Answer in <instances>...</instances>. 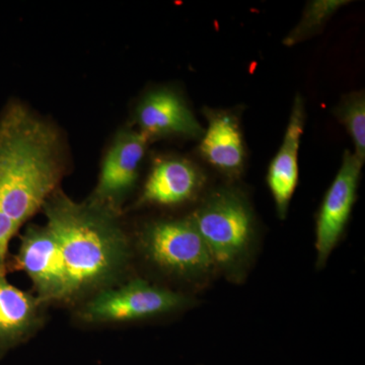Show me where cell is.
Instances as JSON below:
<instances>
[{"label": "cell", "mask_w": 365, "mask_h": 365, "mask_svg": "<svg viewBox=\"0 0 365 365\" xmlns=\"http://www.w3.org/2000/svg\"><path fill=\"white\" fill-rule=\"evenodd\" d=\"M66 158L58 129L20 101L0 112V275L9 242L57 191Z\"/></svg>", "instance_id": "cell-1"}, {"label": "cell", "mask_w": 365, "mask_h": 365, "mask_svg": "<svg viewBox=\"0 0 365 365\" xmlns=\"http://www.w3.org/2000/svg\"><path fill=\"white\" fill-rule=\"evenodd\" d=\"M47 227L61 252L72 299L110 287L124 272L130 250L118 215L55 191L43 205Z\"/></svg>", "instance_id": "cell-2"}, {"label": "cell", "mask_w": 365, "mask_h": 365, "mask_svg": "<svg viewBox=\"0 0 365 365\" xmlns=\"http://www.w3.org/2000/svg\"><path fill=\"white\" fill-rule=\"evenodd\" d=\"M213 264L230 269L248 252L253 217L246 202L232 191L216 192L192 216Z\"/></svg>", "instance_id": "cell-3"}, {"label": "cell", "mask_w": 365, "mask_h": 365, "mask_svg": "<svg viewBox=\"0 0 365 365\" xmlns=\"http://www.w3.org/2000/svg\"><path fill=\"white\" fill-rule=\"evenodd\" d=\"M190 304L185 295L134 279L122 287L98 290L78 309L86 323H123L173 313Z\"/></svg>", "instance_id": "cell-4"}, {"label": "cell", "mask_w": 365, "mask_h": 365, "mask_svg": "<svg viewBox=\"0 0 365 365\" xmlns=\"http://www.w3.org/2000/svg\"><path fill=\"white\" fill-rule=\"evenodd\" d=\"M140 241L146 256L169 272L198 275L215 265L191 218L151 223L143 230Z\"/></svg>", "instance_id": "cell-5"}, {"label": "cell", "mask_w": 365, "mask_h": 365, "mask_svg": "<svg viewBox=\"0 0 365 365\" xmlns=\"http://www.w3.org/2000/svg\"><path fill=\"white\" fill-rule=\"evenodd\" d=\"M14 267L32 280L36 297L44 304L72 299L71 281L54 235L46 227H29L14 257Z\"/></svg>", "instance_id": "cell-6"}, {"label": "cell", "mask_w": 365, "mask_h": 365, "mask_svg": "<svg viewBox=\"0 0 365 365\" xmlns=\"http://www.w3.org/2000/svg\"><path fill=\"white\" fill-rule=\"evenodd\" d=\"M148 140L140 131L119 133L103 160L97 187L88 201L119 215L138 178Z\"/></svg>", "instance_id": "cell-7"}, {"label": "cell", "mask_w": 365, "mask_h": 365, "mask_svg": "<svg viewBox=\"0 0 365 365\" xmlns=\"http://www.w3.org/2000/svg\"><path fill=\"white\" fill-rule=\"evenodd\" d=\"M362 165L354 153L346 150L339 172L322 203L316 230L319 268L325 265L344 232L354 205Z\"/></svg>", "instance_id": "cell-8"}, {"label": "cell", "mask_w": 365, "mask_h": 365, "mask_svg": "<svg viewBox=\"0 0 365 365\" xmlns=\"http://www.w3.org/2000/svg\"><path fill=\"white\" fill-rule=\"evenodd\" d=\"M139 131L151 137L181 135L198 138L204 130L186 103L175 91L163 88L148 93L136 110Z\"/></svg>", "instance_id": "cell-9"}, {"label": "cell", "mask_w": 365, "mask_h": 365, "mask_svg": "<svg viewBox=\"0 0 365 365\" xmlns=\"http://www.w3.org/2000/svg\"><path fill=\"white\" fill-rule=\"evenodd\" d=\"M304 123V100L297 95L282 144L271 162L267 174L269 189L281 220L287 217L290 201L299 182V150Z\"/></svg>", "instance_id": "cell-10"}, {"label": "cell", "mask_w": 365, "mask_h": 365, "mask_svg": "<svg viewBox=\"0 0 365 365\" xmlns=\"http://www.w3.org/2000/svg\"><path fill=\"white\" fill-rule=\"evenodd\" d=\"M46 304L0 275V357L26 342L44 323Z\"/></svg>", "instance_id": "cell-11"}, {"label": "cell", "mask_w": 365, "mask_h": 365, "mask_svg": "<svg viewBox=\"0 0 365 365\" xmlns=\"http://www.w3.org/2000/svg\"><path fill=\"white\" fill-rule=\"evenodd\" d=\"M208 126L201 137L200 153L211 165L227 176L244 168V140L237 118L227 112L206 111Z\"/></svg>", "instance_id": "cell-12"}, {"label": "cell", "mask_w": 365, "mask_h": 365, "mask_svg": "<svg viewBox=\"0 0 365 365\" xmlns=\"http://www.w3.org/2000/svg\"><path fill=\"white\" fill-rule=\"evenodd\" d=\"M202 180L193 163L182 158H165L153 165L144 185L141 204L176 205L196 193Z\"/></svg>", "instance_id": "cell-13"}, {"label": "cell", "mask_w": 365, "mask_h": 365, "mask_svg": "<svg viewBox=\"0 0 365 365\" xmlns=\"http://www.w3.org/2000/svg\"><path fill=\"white\" fill-rule=\"evenodd\" d=\"M346 4L348 1L344 0H314L309 2L302 20L285 38L284 44L294 46L321 32L331 16Z\"/></svg>", "instance_id": "cell-14"}, {"label": "cell", "mask_w": 365, "mask_h": 365, "mask_svg": "<svg viewBox=\"0 0 365 365\" xmlns=\"http://www.w3.org/2000/svg\"><path fill=\"white\" fill-rule=\"evenodd\" d=\"M335 115L344 125L355 146V157L365 160V96L364 91H355L345 96L335 110Z\"/></svg>", "instance_id": "cell-15"}]
</instances>
